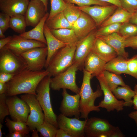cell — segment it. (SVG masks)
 <instances>
[{
	"label": "cell",
	"mask_w": 137,
	"mask_h": 137,
	"mask_svg": "<svg viewBox=\"0 0 137 137\" xmlns=\"http://www.w3.org/2000/svg\"><path fill=\"white\" fill-rule=\"evenodd\" d=\"M46 69L34 71L26 69L15 75L7 83V96L21 94H30L35 95L37 87L41 80L49 75Z\"/></svg>",
	"instance_id": "obj_1"
},
{
	"label": "cell",
	"mask_w": 137,
	"mask_h": 137,
	"mask_svg": "<svg viewBox=\"0 0 137 137\" xmlns=\"http://www.w3.org/2000/svg\"><path fill=\"white\" fill-rule=\"evenodd\" d=\"M83 78L79 93L80 96V118L86 119L88 114L92 111H100V107L94 104L96 99L102 96L103 92L100 87L98 85L96 91L94 92L91 84V74L83 69Z\"/></svg>",
	"instance_id": "obj_2"
},
{
	"label": "cell",
	"mask_w": 137,
	"mask_h": 137,
	"mask_svg": "<svg viewBox=\"0 0 137 137\" xmlns=\"http://www.w3.org/2000/svg\"><path fill=\"white\" fill-rule=\"evenodd\" d=\"M52 76L48 75L40 81L36 89V97L41 106L44 115V121L48 122L59 129L57 116L54 113L51 104L50 81Z\"/></svg>",
	"instance_id": "obj_3"
},
{
	"label": "cell",
	"mask_w": 137,
	"mask_h": 137,
	"mask_svg": "<svg viewBox=\"0 0 137 137\" xmlns=\"http://www.w3.org/2000/svg\"><path fill=\"white\" fill-rule=\"evenodd\" d=\"M76 45H67L60 49L53 55L46 69L49 75L54 77L64 71L73 64Z\"/></svg>",
	"instance_id": "obj_4"
},
{
	"label": "cell",
	"mask_w": 137,
	"mask_h": 137,
	"mask_svg": "<svg viewBox=\"0 0 137 137\" xmlns=\"http://www.w3.org/2000/svg\"><path fill=\"white\" fill-rule=\"evenodd\" d=\"M27 63L21 55L3 47L0 50V72L17 74L27 69Z\"/></svg>",
	"instance_id": "obj_5"
},
{
	"label": "cell",
	"mask_w": 137,
	"mask_h": 137,
	"mask_svg": "<svg viewBox=\"0 0 137 137\" xmlns=\"http://www.w3.org/2000/svg\"><path fill=\"white\" fill-rule=\"evenodd\" d=\"M78 70L77 66L73 64L66 70L53 77L50 79V88L56 91L68 89L76 94L79 93L80 88L76 80V72Z\"/></svg>",
	"instance_id": "obj_6"
},
{
	"label": "cell",
	"mask_w": 137,
	"mask_h": 137,
	"mask_svg": "<svg viewBox=\"0 0 137 137\" xmlns=\"http://www.w3.org/2000/svg\"><path fill=\"white\" fill-rule=\"evenodd\" d=\"M116 128L106 119L92 117L86 119L84 131L87 137H110Z\"/></svg>",
	"instance_id": "obj_7"
},
{
	"label": "cell",
	"mask_w": 137,
	"mask_h": 137,
	"mask_svg": "<svg viewBox=\"0 0 137 137\" xmlns=\"http://www.w3.org/2000/svg\"><path fill=\"white\" fill-rule=\"evenodd\" d=\"M20 97L27 103L29 107L30 114L26 123L30 131H32L44 122V112L35 95L24 94L21 95Z\"/></svg>",
	"instance_id": "obj_8"
},
{
	"label": "cell",
	"mask_w": 137,
	"mask_h": 137,
	"mask_svg": "<svg viewBox=\"0 0 137 137\" xmlns=\"http://www.w3.org/2000/svg\"><path fill=\"white\" fill-rule=\"evenodd\" d=\"M96 78L104 95L103 100L99 103L98 107L105 109L108 112L115 110L117 112L122 110L125 106L124 101L119 100L116 98L107 83L103 73Z\"/></svg>",
	"instance_id": "obj_9"
},
{
	"label": "cell",
	"mask_w": 137,
	"mask_h": 137,
	"mask_svg": "<svg viewBox=\"0 0 137 137\" xmlns=\"http://www.w3.org/2000/svg\"><path fill=\"white\" fill-rule=\"evenodd\" d=\"M21 55L25 60L27 69L34 71H41L45 67L47 55V47H37L22 53Z\"/></svg>",
	"instance_id": "obj_10"
},
{
	"label": "cell",
	"mask_w": 137,
	"mask_h": 137,
	"mask_svg": "<svg viewBox=\"0 0 137 137\" xmlns=\"http://www.w3.org/2000/svg\"><path fill=\"white\" fill-rule=\"evenodd\" d=\"M57 121L59 128L71 137L85 136L84 128L86 119L82 121L75 117L69 118L61 113L57 116Z\"/></svg>",
	"instance_id": "obj_11"
},
{
	"label": "cell",
	"mask_w": 137,
	"mask_h": 137,
	"mask_svg": "<svg viewBox=\"0 0 137 137\" xmlns=\"http://www.w3.org/2000/svg\"><path fill=\"white\" fill-rule=\"evenodd\" d=\"M94 30L87 36L79 40L76 45L73 64L78 70H83L87 56L91 51L96 38Z\"/></svg>",
	"instance_id": "obj_12"
},
{
	"label": "cell",
	"mask_w": 137,
	"mask_h": 137,
	"mask_svg": "<svg viewBox=\"0 0 137 137\" xmlns=\"http://www.w3.org/2000/svg\"><path fill=\"white\" fill-rule=\"evenodd\" d=\"M6 102L12 119L26 123L30 113V108L27 103L17 95L7 96Z\"/></svg>",
	"instance_id": "obj_13"
},
{
	"label": "cell",
	"mask_w": 137,
	"mask_h": 137,
	"mask_svg": "<svg viewBox=\"0 0 137 137\" xmlns=\"http://www.w3.org/2000/svg\"><path fill=\"white\" fill-rule=\"evenodd\" d=\"M62 95L63 99L59 108L61 113L67 117L74 116L75 117L79 119L81 114L79 93L72 95L67 93L66 89H63Z\"/></svg>",
	"instance_id": "obj_14"
},
{
	"label": "cell",
	"mask_w": 137,
	"mask_h": 137,
	"mask_svg": "<svg viewBox=\"0 0 137 137\" xmlns=\"http://www.w3.org/2000/svg\"><path fill=\"white\" fill-rule=\"evenodd\" d=\"M46 46L47 45L42 42L14 35L10 42L4 47L16 54L21 55L23 53L32 49Z\"/></svg>",
	"instance_id": "obj_15"
},
{
	"label": "cell",
	"mask_w": 137,
	"mask_h": 137,
	"mask_svg": "<svg viewBox=\"0 0 137 137\" xmlns=\"http://www.w3.org/2000/svg\"><path fill=\"white\" fill-rule=\"evenodd\" d=\"M77 7L89 15L94 21L97 26H100L105 20L113 13L118 7L111 4L104 6L96 5Z\"/></svg>",
	"instance_id": "obj_16"
},
{
	"label": "cell",
	"mask_w": 137,
	"mask_h": 137,
	"mask_svg": "<svg viewBox=\"0 0 137 137\" xmlns=\"http://www.w3.org/2000/svg\"><path fill=\"white\" fill-rule=\"evenodd\" d=\"M47 10L42 1L30 0L25 15L27 26H36L47 12Z\"/></svg>",
	"instance_id": "obj_17"
},
{
	"label": "cell",
	"mask_w": 137,
	"mask_h": 137,
	"mask_svg": "<svg viewBox=\"0 0 137 137\" xmlns=\"http://www.w3.org/2000/svg\"><path fill=\"white\" fill-rule=\"evenodd\" d=\"M97 27L93 19L88 14L82 11L72 25V29L79 40L95 30Z\"/></svg>",
	"instance_id": "obj_18"
},
{
	"label": "cell",
	"mask_w": 137,
	"mask_h": 137,
	"mask_svg": "<svg viewBox=\"0 0 137 137\" xmlns=\"http://www.w3.org/2000/svg\"><path fill=\"white\" fill-rule=\"evenodd\" d=\"M29 0H0V10L10 17L17 14L25 15Z\"/></svg>",
	"instance_id": "obj_19"
},
{
	"label": "cell",
	"mask_w": 137,
	"mask_h": 137,
	"mask_svg": "<svg viewBox=\"0 0 137 137\" xmlns=\"http://www.w3.org/2000/svg\"><path fill=\"white\" fill-rule=\"evenodd\" d=\"M106 63L91 51L86 58L84 69L91 74V78L102 74Z\"/></svg>",
	"instance_id": "obj_20"
},
{
	"label": "cell",
	"mask_w": 137,
	"mask_h": 137,
	"mask_svg": "<svg viewBox=\"0 0 137 137\" xmlns=\"http://www.w3.org/2000/svg\"><path fill=\"white\" fill-rule=\"evenodd\" d=\"M91 51L106 63L118 56L112 47L96 37Z\"/></svg>",
	"instance_id": "obj_21"
},
{
	"label": "cell",
	"mask_w": 137,
	"mask_h": 137,
	"mask_svg": "<svg viewBox=\"0 0 137 137\" xmlns=\"http://www.w3.org/2000/svg\"><path fill=\"white\" fill-rule=\"evenodd\" d=\"M112 47L118 56L128 59L129 54L125 50L126 38L118 33H114L106 36H97Z\"/></svg>",
	"instance_id": "obj_22"
},
{
	"label": "cell",
	"mask_w": 137,
	"mask_h": 137,
	"mask_svg": "<svg viewBox=\"0 0 137 137\" xmlns=\"http://www.w3.org/2000/svg\"><path fill=\"white\" fill-rule=\"evenodd\" d=\"M44 34L47 42V55L45 68L47 67L50 60L54 53L60 49L67 44L56 38L52 33L50 29L45 23L44 29Z\"/></svg>",
	"instance_id": "obj_23"
},
{
	"label": "cell",
	"mask_w": 137,
	"mask_h": 137,
	"mask_svg": "<svg viewBox=\"0 0 137 137\" xmlns=\"http://www.w3.org/2000/svg\"><path fill=\"white\" fill-rule=\"evenodd\" d=\"M49 13L47 12L39 23L30 30L20 34L19 35L25 38L37 40L42 42L47 45L44 29L45 24L48 17Z\"/></svg>",
	"instance_id": "obj_24"
},
{
	"label": "cell",
	"mask_w": 137,
	"mask_h": 137,
	"mask_svg": "<svg viewBox=\"0 0 137 137\" xmlns=\"http://www.w3.org/2000/svg\"><path fill=\"white\" fill-rule=\"evenodd\" d=\"M128 59L121 56H118L106 63L105 70L118 75L122 74H128Z\"/></svg>",
	"instance_id": "obj_25"
},
{
	"label": "cell",
	"mask_w": 137,
	"mask_h": 137,
	"mask_svg": "<svg viewBox=\"0 0 137 137\" xmlns=\"http://www.w3.org/2000/svg\"><path fill=\"white\" fill-rule=\"evenodd\" d=\"M50 30L56 38L67 44L76 45L78 40L72 29L63 28Z\"/></svg>",
	"instance_id": "obj_26"
},
{
	"label": "cell",
	"mask_w": 137,
	"mask_h": 137,
	"mask_svg": "<svg viewBox=\"0 0 137 137\" xmlns=\"http://www.w3.org/2000/svg\"><path fill=\"white\" fill-rule=\"evenodd\" d=\"M132 14L122 7H118L113 13L105 20L100 26L103 27L114 23H123L129 22Z\"/></svg>",
	"instance_id": "obj_27"
},
{
	"label": "cell",
	"mask_w": 137,
	"mask_h": 137,
	"mask_svg": "<svg viewBox=\"0 0 137 137\" xmlns=\"http://www.w3.org/2000/svg\"><path fill=\"white\" fill-rule=\"evenodd\" d=\"M112 92L117 99H122L124 100L125 106L130 107L133 105L132 98L134 95L135 92L129 86L118 87Z\"/></svg>",
	"instance_id": "obj_28"
},
{
	"label": "cell",
	"mask_w": 137,
	"mask_h": 137,
	"mask_svg": "<svg viewBox=\"0 0 137 137\" xmlns=\"http://www.w3.org/2000/svg\"><path fill=\"white\" fill-rule=\"evenodd\" d=\"M45 23L50 29H72V25L65 18L63 11L49 19H47Z\"/></svg>",
	"instance_id": "obj_29"
},
{
	"label": "cell",
	"mask_w": 137,
	"mask_h": 137,
	"mask_svg": "<svg viewBox=\"0 0 137 137\" xmlns=\"http://www.w3.org/2000/svg\"><path fill=\"white\" fill-rule=\"evenodd\" d=\"M103 74L109 87L112 91L119 85L126 86L122 77L119 75L105 70Z\"/></svg>",
	"instance_id": "obj_30"
},
{
	"label": "cell",
	"mask_w": 137,
	"mask_h": 137,
	"mask_svg": "<svg viewBox=\"0 0 137 137\" xmlns=\"http://www.w3.org/2000/svg\"><path fill=\"white\" fill-rule=\"evenodd\" d=\"M27 26L24 15L19 14L10 17V28L16 33L20 34L24 33Z\"/></svg>",
	"instance_id": "obj_31"
},
{
	"label": "cell",
	"mask_w": 137,
	"mask_h": 137,
	"mask_svg": "<svg viewBox=\"0 0 137 137\" xmlns=\"http://www.w3.org/2000/svg\"><path fill=\"white\" fill-rule=\"evenodd\" d=\"M5 122L9 132H18L27 135L29 134L30 131L26 123L11 120L8 117L6 118Z\"/></svg>",
	"instance_id": "obj_32"
},
{
	"label": "cell",
	"mask_w": 137,
	"mask_h": 137,
	"mask_svg": "<svg viewBox=\"0 0 137 137\" xmlns=\"http://www.w3.org/2000/svg\"><path fill=\"white\" fill-rule=\"evenodd\" d=\"M82 12L74 4L67 2L66 7L63 11L64 16L72 25L79 17Z\"/></svg>",
	"instance_id": "obj_33"
},
{
	"label": "cell",
	"mask_w": 137,
	"mask_h": 137,
	"mask_svg": "<svg viewBox=\"0 0 137 137\" xmlns=\"http://www.w3.org/2000/svg\"><path fill=\"white\" fill-rule=\"evenodd\" d=\"M58 129L53 125L45 121L36 128L38 132L40 133V135L43 137H55Z\"/></svg>",
	"instance_id": "obj_34"
},
{
	"label": "cell",
	"mask_w": 137,
	"mask_h": 137,
	"mask_svg": "<svg viewBox=\"0 0 137 137\" xmlns=\"http://www.w3.org/2000/svg\"><path fill=\"white\" fill-rule=\"evenodd\" d=\"M122 24L119 23H114L100 27L95 31V36H106L114 33H118Z\"/></svg>",
	"instance_id": "obj_35"
},
{
	"label": "cell",
	"mask_w": 137,
	"mask_h": 137,
	"mask_svg": "<svg viewBox=\"0 0 137 137\" xmlns=\"http://www.w3.org/2000/svg\"><path fill=\"white\" fill-rule=\"evenodd\" d=\"M118 33L126 39L137 35V25L129 22L122 23Z\"/></svg>",
	"instance_id": "obj_36"
},
{
	"label": "cell",
	"mask_w": 137,
	"mask_h": 137,
	"mask_svg": "<svg viewBox=\"0 0 137 137\" xmlns=\"http://www.w3.org/2000/svg\"><path fill=\"white\" fill-rule=\"evenodd\" d=\"M51 10L48 17L49 19L58 13L63 11L66 8L67 2L65 0H50Z\"/></svg>",
	"instance_id": "obj_37"
},
{
	"label": "cell",
	"mask_w": 137,
	"mask_h": 137,
	"mask_svg": "<svg viewBox=\"0 0 137 137\" xmlns=\"http://www.w3.org/2000/svg\"><path fill=\"white\" fill-rule=\"evenodd\" d=\"M67 3L75 4L78 6H90L91 5L107 6L111 4L109 3L97 0H65Z\"/></svg>",
	"instance_id": "obj_38"
},
{
	"label": "cell",
	"mask_w": 137,
	"mask_h": 137,
	"mask_svg": "<svg viewBox=\"0 0 137 137\" xmlns=\"http://www.w3.org/2000/svg\"><path fill=\"white\" fill-rule=\"evenodd\" d=\"M7 96L5 94H0V122L2 123L5 117L9 115V108L6 102Z\"/></svg>",
	"instance_id": "obj_39"
},
{
	"label": "cell",
	"mask_w": 137,
	"mask_h": 137,
	"mask_svg": "<svg viewBox=\"0 0 137 137\" xmlns=\"http://www.w3.org/2000/svg\"><path fill=\"white\" fill-rule=\"evenodd\" d=\"M127 68L128 74L137 80V54L128 59Z\"/></svg>",
	"instance_id": "obj_40"
},
{
	"label": "cell",
	"mask_w": 137,
	"mask_h": 137,
	"mask_svg": "<svg viewBox=\"0 0 137 137\" xmlns=\"http://www.w3.org/2000/svg\"><path fill=\"white\" fill-rule=\"evenodd\" d=\"M122 7L133 13L137 11V0H119Z\"/></svg>",
	"instance_id": "obj_41"
},
{
	"label": "cell",
	"mask_w": 137,
	"mask_h": 137,
	"mask_svg": "<svg viewBox=\"0 0 137 137\" xmlns=\"http://www.w3.org/2000/svg\"><path fill=\"white\" fill-rule=\"evenodd\" d=\"M10 17L7 14L2 12L0 13V29L4 33L10 28L9 22Z\"/></svg>",
	"instance_id": "obj_42"
},
{
	"label": "cell",
	"mask_w": 137,
	"mask_h": 137,
	"mask_svg": "<svg viewBox=\"0 0 137 137\" xmlns=\"http://www.w3.org/2000/svg\"><path fill=\"white\" fill-rule=\"evenodd\" d=\"M128 47L134 49H137V35L126 39L125 47Z\"/></svg>",
	"instance_id": "obj_43"
},
{
	"label": "cell",
	"mask_w": 137,
	"mask_h": 137,
	"mask_svg": "<svg viewBox=\"0 0 137 137\" xmlns=\"http://www.w3.org/2000/svg\"><path fill=\"white\" fill-rule=\"evenodd\" d=\"M14 75L10 73L0 72V82L7 83L10 81Z\"/></svg>",
	"instance_id": "obj_44"
},
{
	"label": "cell",
	"mask_w": 137,
	"mask_h": 137,
	"mask_svg": "<svg viewBox=\"0 0 137 137\" xmlns=\"http://www.w3.org/2000/svg\"><path fill=\"white\" fill-rule=\"evenodd\" d=\"M12 36H8L0 40V50L4 47L10 41Z\"/></svg>",
	"instance_id": "obj_45"
},
{
	"label": "cell",
	"mask_w": 137,
	"mask_h": 137,
	"mask_svg": "<svg viewBox=\"0 0 137 137\" xmlns=\"http://www.w3.org/2000/svg\"><path fill=\"white\" fill-rule=\"evenodd\" d=\"M125 135L121 131L118 127H116V128L114 132L111 135L110 137H124Z\"/></svg>",
	"instance_id": "obj_46"
},
{
	"label": "cell",
	"mask_w": 137,
	"mask_h": 137,
	"mask_svg": "<svg viewBox=\"0 0 137 137\" xmlns=\"http://www.w3.org/2000/svg\"><path fill=\"white\" fill-rule=\"evenodd\" d=\"M135 95L132 100L133 105L134 109L137 110V84H136L134 88Z\"/></svg>",
	"instance_id": "obj_47"
},
{
	"label": "cell",
	"mask_w": 137,
	"mask_h": 137,
	"mask_svg": "<svg viewBox=\"0 0 137 137\" xmlns=\"http://www.w3.org/2000/svg\"><path fill=\"white\" fill-rule=\"evenodd\" d=\"M55 137H71L64 131L60 129H57Z\"/></svg>",
	"instance_id": "obj_48"
},
{
	"label": "cell",
	"mask_w": 137,
	"mask_h": 137,
	"mask_svg": "<svg viewBox=\"0 0 137 137\" xmlns=\"http://www.w3.org/2000/svg\"><path fill=\"white\" fill-rule=\"evenodd\" d=\"M100 1L107 2L116 5L118 7H122L119 0H97Z\"/></svg>",
	"instance_id": "obj_49"
},
{
	"label": "cell",
	"mask_w": 137,
	"mask_h": 137,
	"mask_svg": "<svg viewBox=\"0 0 137 137\" xmlns=\"http://www.w3.org/2000/svg\"><path fill=\"white\" fill-rule=\"evenodd\" d=\"M8 87L7 83L0 82V94L6 93Z\"/></svg>",
	"instance_id": "obj_50"
},
{
	"label": "cell",
	"mask_w": 137,
	"mask_h": 137,
	"mask_svg": "<svg viewBox=\"0 0 137 137\" xmlns=\"http://www.w3.org/2000/svg\"><path fill=\"white\" fill-rule=\"evenodd\" d=\"M27 135L18 132H9L8 135L10 137H24L26 136Z\"/></svg>",
	"instance_id": "obj_51"
},
{
	"label": "cell",
	"mask_w": 137,
	"mask_h": 137,
	"mask_svg": "<svg viewBox=\"0 0 137 137\" xmlns=\"http://www.w3.org/2000/svg\"><path fill=\"white\" fill-rule=\"evenodd\" d=\"M129 22L137 25V11L132 13Z\"/></svg>",
	"instance_id": "obj_52"
},
{
	"label": "cell",
	"mask_w": 137,
	"mask_h": 137,
	"mask_svg": "<svg viewBox=\"0 0 137 137\" xmlns=\"http://www.w3.org/2000/svg\"><path fill=\"white\" fill-rule=\"evenodd\" d=\"M128 116L134 121L137 127V110L131 112L129 114Z\"/></svg>",
	"instance_id": "obj_53"
},
{
	"label": "cell",
	"mask_w": 137,
	"mask_h": 137,
	"mask_svg": "<svg viewBox=\"0 0 137 137\" xmlns=\"http://www.w3.org/2000/svg\"><path fill=\"white\" fill-rule=\"evenodd\" d=\"M32 137H39L38 135V131H37L36 129H35L33 130L32 131Z\"/></svg>",
	"instance_id": "obj_54"
},
{
	"label": "cell",
	"mask_w": 137,
	"mask_h": 137,
	"mask_svg": "<svg viewBox=\"0 0 137 137\" xmlns=\"http://www.w3.org/2000/svg\"><path fill=\"white\" fill-rule=\"evenodd\" d=\"M42 1L44 4L46 9H48V0H40Z\"/></svg>",
	"instance_id": "obj_55"
},
{
	"label": "cell",
	"mask_w": 137,
	"mask_h": 137,
	"mask_svg": "<svg viewBox=\"0 0 137 137\" xmlns=\"http://www.w3.org/2000/svg\"><path fill=\"white\" fill-rule=\"evenodd\" d=\"M4 33L2 30L0 29V38L1 39L4 38L5 37V35L4 34Z\"/></svg>",
	"instance_id": "obj_56"
},
{
	"label": "cell",
	"mask_w": 137,
	"mask_h": 137,
	"mask_svg": "<svg viewBox=\"0 0 137 137\" xmlns=\"http://www.w3.org/2000/svg\"><path fill=\"white\" fill-rule=\"evenodd\" d=\"M3 126L2 125V123H0V137H2V128Z\"/></svg>",
	"instance_id": "obj_57"
}]
</instances>
